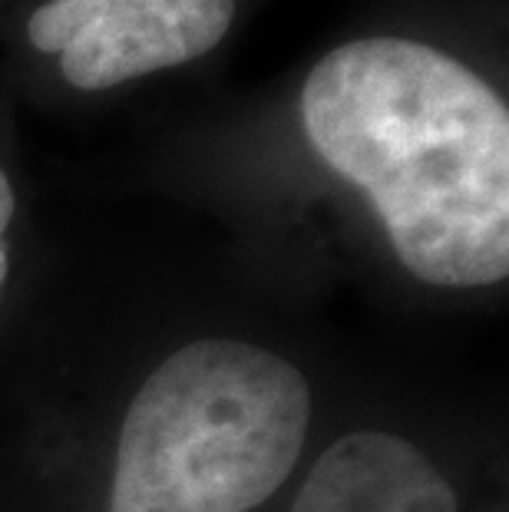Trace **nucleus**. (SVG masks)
Here are the masks:
<instances>
[{"instance_id":"1","label":"nucleus","mask_w":509,"mask_h":512,"mask_svg":"<svg viewBox=\"0 0 509 512\" xmlns=\"http://www.w3.org/2000/svg\"><path fill=\"white\" fill-rule=\"evenodd\" d=\"M301 119L410 275L440 288L509 275V113L460 60L404 37L344 43L311 70Z\"/></svg>"},{"instance_id":"2","label":"nucleus","mask_w":509,"mask_h":512,"mask_svg":"<svg viewBox=\"0 0 509 512\" xmlns=\"http://www.w3.org/2000/svg\"><path fill=\"white\" fill-rule=\"evenodd\" d=\"M311 423L305 374L265 347L196 341L133 397L110 512H248L295 470Z\"/></svg>"},{"instance_id":"3","label":"nucleus","mask_w":509,"mask_h":512,"mask_svg":"<svg viewBox=\"0 0 509 512\" xmlns=\"http://www.w3.org/2000/svg\"><path fill=\"white\" fill-rule=\"evenodd\" d=\"M232 17L235 0H47L27 37L77 90H110L209 53Z\"/></svg>"},{"instance_id":"4","label":"nucleus","mask_w":509,"mask_h":512,"mask_svg":"<svg viewBox=\"0 0 509 512\" xmlns=\"http://www.w3.org/2000/svg\"><path fill=\"white\" fill-rule=\"evenodd\" d=\"M291 512H457V496L414 443L357 430L318 456Z\"/></svg>"},{"instance_id":"5","label":"nucleus","mask_w":509,"mask_h":512,"mask_svg":"<svg viewBox=\"0 0 509 512\" xmlns=\"http://www.w3.org/2000/svg\"><path fill=\"white\" fill-rule=\"evenodd\" d=\"M14 189H10V182L4 176V169H0V288H4L7 281V245H4V235L10 228V219H14Z\"/></svg>"}]
</instances>
